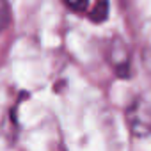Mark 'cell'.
I'll return each mask as SVG.
<instances>
[{"label": "cell", "mask_w": 151, "mask_h": 151, "mask_svg": "<svg viewBox=\"0 0 151 151\" xmlns=\"http://www.w3.org/2000/svg\"><path fill=\"white\" fill-rule=\"evenodd\" d=\"M109 60H110V64H112V68H114L117 77L126 78L130 75L132 55H130V50L126 48V45L121 39H114L112 41V46L109 50Z\"/></svg>", "instance_id": "obj_1"}, {"label": "cell", "mask_w": 151, "mask_h": 151, "mask_svg": "<svg viewBox=\"0 0 151 151\" xmlns=\"http://www.w3.org/2000/svg\"><path fill=\"white\" fill-rule=\"evenodd\" d=\"M11 23V6L7 0H0V32L6 30Z\"/></svg>", "instance_id": "obj_2"}, {"label": "cell", "mask_w": 151, "mask_h": 151, "mask_svg": "<svg viewBox=\"0 0 151 151\" xmlns=\"http://www.w3.org/2000/svg\"><path fill=\"white\" fill-rule=\"evenodd\" d=\"M109 14V4H107V0H101V2H98L96 9L91 13V20H94L96 23H101Z\"/></svg>", "instance_id": "obj_3"}, {"label": "cell", "mask_w": 151, "mask_h": 151, "mask_svg": "<svg viewBox=\"0 0 151 151\" xmlns=\"http://www.w3.org/2000/svg\"><path fill=\"white\" fill-rule=\"evenodd\" d=\"M62 2L73 11H84V9H87L89 0H62Z\"/></svg>", "instance_id": "obj_4"}]
</instances>
